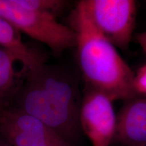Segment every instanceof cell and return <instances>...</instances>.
<instances>
[{"instance_id":"6da1fadb","label":"cell","mask_w":146,"mask_h":146,"mask_svg":"<svg viewBox=\"0 0 146 146\" xmlns=\"http://www.w3.org/2000/svg\"><path fill=\"white\" fill-rule=\"evenodd\" d=\"M25 76L14 108L39 120L74 146L81 133L80 103L74 84L45 64Z\"/></svg>"},{"instance_id":"7a4b0ae2","label":"cell","mask_w":146,"mask_h":146,"mask_svg":"<svg viewBox=\"0 0 146 146\" xmlns=\"http://www.w3.org/2000/svg\"><path fill=\"white\" fill-rule=\"evenodd\" d=\"M78 63L87 87L104 93L113 101L137 97L135 72L117 50L97 30L80 2L72 13Z\"/></svg>"},{"instance_id":"3957f363","label":"cell","mask_w":146,"mask_h":146,"mask_svg":"<svg viewBox=\"0 0 146 146\" xmlns=\"http://www.w3.org/2000/svg\"><path fill=\"white\" fill-rule=\"evenodd\" d=\"M0 17L19 31L50 47L55 56L76 45V34L70 27L59 23L54 14L22 8L13 0H0Z\"/></svg>"},{"instance_id":"277c9868","label":"cell","mask_w":146,"mask_h":146,"mask_svg":"<svg viewBox=\"0 0 146 146\" xmlns=\"http://www.w3.org/2000/svg\"><path fill=\"white\" fill-rule=\"evenodd\" d=\"M97 30L114 46L126 50L135 27L137 3L133 0L80 1Z\"/></svg>"},{"instance_id":"5b68a950","label":"cell","mask_w":146,"mask_h":146,"mask_svg":"<svg viewBox=\"0 0 146 146\" xmlns=\"http://www.w3.org/2000/svg\"><path fill=\"white\" fill-rule=\"evenodd\" d=\"M0 136L11 146H72L39 120L15 108L0 107Z\"/></svg>"},{"instance_id":"8992f818","label":"cell","mask_w":146,"mask_h":146,"mask_svg":"<svg viewBox=\"0 0 146 146\" xmlns=\"http://www.w3.org/2000/svg\"><path fill=\"white\" fill-rule=\"evenodd\" d=\"M113 100L104 93L87 87L80 103L79 124L93 146H110L113 143L116 115Z\"/></svg>"},{"instance_id":"52a82bcc","label":"cell","mask_w":146,"mask_h":146,"mask_svg":"<svg viewBox=\"0 0 146 146\" xmlns=\"http://www.w3.org/2000/svg\"><path fill=\"white\" fill-rule=\"evenodd\" d=\"M113 143L120 146H146V98L126 100L116 115Z\"/></svg>"},{"instance_id":"ba28073f","label":"cell","mask_w":146,"mask_h":146,"mask_svg":"<svg viewBox=\"0 0 146 146\" xmlns=\"http://www.w3.org/2000/svg\"><path fill=\"white\" fill-rule=\"evenodd\" d=\"M0 45L23 65L25 74L45 64L44 57L32 50L22 40L20 31L6 20L0 17Z\"/></svg>"},{"instance_id":"9c48e42d","label":"cell","mask_w":146,"mask_h":146,"mask_svg":"<svg viewBox=\"0 0 146 146\" xmlns=\"http://www.w3.org/2000/svg\"><path fill=\"white\" fill-rule=\"evenodd\" d=\"M15 61L12 54L5 49H0V107H3V100L11 94L15 85L16 74L14 68Z\"/></svg>"},{"instance_id":"30bf717a","label":"cell","mask_w":146,"mask_h":146,"mask_svg":"<svg viewBox=\"0 0 146 146\" xmlns=\"http://www.w3.org/2000/svg\"><path fill=\"white\" fill-rule=\"evenodd\" d=\"M14 3L22 8L43 11L54 14L62 11L67 4L62 0H13Z\"/></svg>"},{"instance_id":"8fae6325","label":"cell","mask_w":146,"mask_h":146,"mask_svg":"<svg viewBox=\"0 0 146 146\" xmlns=\"http://www.w3.org/2000/svg\"><path fill=\"white\" fill-rule=\"evenodd\" d=\"M133 86L137 97L146 98V63L135 72Z\"/></svg>"},{"instance_id":"7c38bea8","label":"cell","mask_w":146,"mask_h":146,"mask_svg":"<svg viewBox=\"0 0 146 146\" xmlns=\"http://www.w3.org/2000/svg\"><path fill=\"white\" fill-rule=\"evenodd\" d=\"M136 40L143 52L146 54V31L137 34Z\"/></svg>"},{"instance_id":"4fadbf2b","label":"cell","mask_w":146,"mask_h":146,"mask_svg":"<svg viewBox=\"0 0 146 146\" xmlns=\"http://www.w3.org/2000/svg\"><path fill=\"white\" fill-rule=\"evenodd\" d=\"M0 146H11L8 142L5 141L0 136Z\"/></svg>"}]
</instances>
